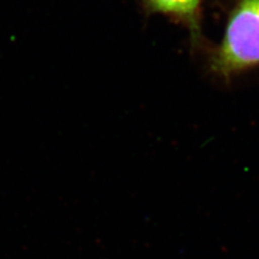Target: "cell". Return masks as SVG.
<instances>
[{"mask_svg":"<svg viewBox=\"0 0 259 259\" xmlns=\"http://www.w3.org/2000/svg\"><path fill=\"white\" fill-rule=\"evenodd\" d=\"M259 66V0H240L231 11L210 69L229 80Z\"/></svg>","mask_w":259,"mask_h":259,"instance_id":"cell-1","label":"cell"},{"mask_svg":"<svg viewBox=\"0 0 259 259\" xmlns=\"http://www.w3.org/2000/svg\"><path fill=\"white\" fill-rule=\"evenodd\" d=\"M142 3L148 12L162 13L187 26L192 41H200L201 8L203 0H142Z\"/></svg>","mask_w":259,"mask_h":259,"instance_id":"cell-2","label":"cell"}]
</instances>
